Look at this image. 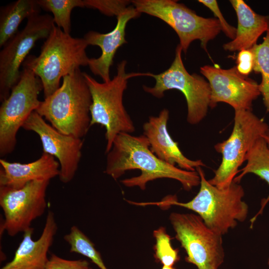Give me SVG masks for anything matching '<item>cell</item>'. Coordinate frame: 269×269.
Segmentation results:
<instances>
[{
	"label": "cell",
	"instance_id": "obj_10",
	"mask_svg": "<svg viewBox=\"0 0 269 269\" xmlns=\"http://www.w3.org/2000/svg\"><path fill=\"white\" fill-rule=\"evenodd\" d=\"M20 78L0 107V156L11 153L16 143L19 129L40 103L43 90L40 79L29 68L22 66Z\"/></svg>",
	"mask_w": 269,
	"mask_h": 269
},
{
	"label": "cell",
	"instance_id": "obj_7",
	"mask_svg": "<svg viewBox=\"0 0 269 269\" xmlns=\"http://www.w3.org/2000/svg\"><path fill=\"white\" fill-rule=\"evenodd\" d=\"M269 131V125L251 110L235 111L232 132L225 140L214 145L222 160L210 183L220 189L230 186L239 173V168L256 142Z\"/></svg>",
	"mask_w": 269,
	"mask_h": 269
},
{
	"label": "cell",
	"instance_id": "obj_20",
	"mask_svg": "<svg viewBox=\"0 0 269 269\" xmlns=\"http://www.w3.org/2000/svg\"><path fill=\"white\" fill-rule=\"evenodd\" d=\"M41 7L37 0H18L0 9V47L3 46L18 31L25 18L40 13Z\"/></svg>",
	"mask_w": 269,
	"mask_h": 269
},
{
	"label": "cell",
	"instance_id": "obj_21",
	"mask_svg": "<svg viewBox=\"0 0 269 269\" xmlns=\"http://www.w3.org/2000/svg\"><path fill=\"white\" fill-rule=\"evenodd\" d=\"M247 163L244 168L239 170L241 172L236 176L233 181L239 183L243 177L249 173L254 174L265 180L269 185V147L265 139L259 138L249 150L246 156ZM269 202V195L263 198L261 202V208L258 213L250 220L252 228L259 215Z\"/></svg>",
	"mask_w": 269,
	"mask_h": 269
},
{
	"label": "cell",
	"instance_id": "obj_11",
	"mask_svg": "<svg viewBox=\"0 0 269 269\" xmlns=\"http://www.w3.org/2000/svg\"><path fill=\"white\" fill-rule=\"evenodd\" d=\"M55 23L48 14L40 13L27 19L24 27L18 31L3 46L0 52V101L10 94L18 82L20 67L36 42L46 39Z\"/></svg>",
	"mask_w": 269,
	"mask_h": 269
},
{
	"label": "cell",
	"instance_id": "obj_26",
	"mask_svg": "<svg viewBox=\"0 0 269 269\" xmlns=\"http://www.w3.org/2000/svg\"><path fill=\"white\" fill-rule=\"evenodd\" d=\"M85 7L98 10L107 16H118L132 3L126 0H84Z\"/></svg>",
	"mask_w": 269,
	"mask_h": 269
},
{
	"label": "cell",
	"instance_id": "obj_23",
	"mask_svg": "<svg viewBox=\"0 0 269 269\" xmlns=\"http://www.w3.org/2000/svg\"><path fill=\"white\" fill-rule=\"evenodd\" d=\"M41 7L53 15L55 24L70 34L71 12L75 7H85L84 0H37Z\"/></svg>",
	"mask_w": 269,
	"mask_h": 269
},
{
	"label": "cell",
	"instance_id": "obj_3",
	"mask_svg": "<svg viewBox=\"0 0 269 269\" xmlns=\"http://www.w3.org/2000/svg\"><path fill=\"white\" fill-rule=\"evenodd\" d=\"M62 79L35 111L60 133L82 138L91 127V92L80 68Z\"/></svg>",
	"mask_w": 269,
	"mask_h": 269
},
{
	"label": "cell",
	"instance_id": "obj_33",
	"mask_svg": "<svg viewBox=\"0 0 269 269\" xmlns=\"http://www.w3.org/2000/svg\"><path fill=\"white\" fill-rule=\"evenodd\" d=\"M268 31H269V30H268Z\"/></svg>",
	"mask_w": 269,
	"mask_h": 269
},
{
	"label": "cell",
	"instance_id": "obj_5",
	"mask_svg": "<svg viewBox=\"0 0 269 269\" xmlns=\"http://www.w3.org/2000/svg\"><path fill=\"white\" fill-rule=\"evenodd\" d=\"M127 62L117 65L116 75L108 82L100 83L83 72L92 96L90 107L91 127L100 124L106 129L105 152L111 149L116 137L120 133L131 134L135 127L123 103V96L131 78L144 76V73L126 72Z\"/></svg>",
	"mask_w": 269,
	"mask_h": 269
},
{
	"label": "cell",
	"instance_id": "obj_29",
	"mask_svg": "<svg viewBox=\"0 0 269 269\" xmlns=\"http://www.w3.org/2000/svg\"><path fill=\"white\" fill-rule=\"evenodd\" d=\"M254 62V57L251 50H242L237 55L236 67L241 74L248 76L253 70Z\"/></svg>",
	"mask_w": 269,
	"mask_h": 269
},
{
	"label": "cell",
	"instance_id": "obj_1",
	"mask_svg": "<svg viewBox=\"0 0 269 269\" xmlns=\"http://www.w3.org/2000/svg\"><path fill=\"white\" fill-rule=\"evenodd\" d=\"M107 154L104 172L115 180L129 170L141 171L137 176L121 181L128 187L137 186L144 190L149 181L159 178L176 180L186 191L200 183L197 171L181 169L158 158L151 151L149 141L143 134L134 136L128 133L119 134Z\"/></svg>",
	"mask_w": 269,
	"mask_h": 269
},
{
	"label": "cell",
	"instance_id": "obj_34",
	"mask_svg": "<svg viewBox=\"0 0 269 269\" xmlns=\"http://www.w3.org/2000/svg\"><path fill=\"white\" fill-rule=\"evenodd\" d=\"M90 269H92V268H90Z\"/></svg>",
	"mask_w": 269,
	"mask_h": 269
},
{
	"label": "cell",
	"instance_id": "obj_27",
	"mask_svg": "<svg viewBox=\"0 0 269 269\" xmlns=\"http://www.w3.org/2000/svg\"><path fill=\"white\" fill-rule=\"evenodd\" d=\"M89 262L85 260H70L51 254L45 269H90Z\"/></svg>",
	"mask_w": 269,
	"mask_h": 269
},
{
	"label": "cell",
	"instance_id": "obj_24",
	"mask_svg": "<svg viewBox=\"0 0 269 269\" xmlns=\"http://www.w3.org/2000/svg\"><path fill=\"white\" fill-rule=\"evenodd\" d=\"M64 240L70 247V252L89 258L100 269H108L94 243L78 227L72 226L70 232L64 235Z\"/></svg>",
	"mask_w": 269,
	"mask_h": 269
},
{
	"label": "cell",
	"instance_id": "obj_32",
	"mask_svg": "<svg viewBox=\"0 0 269 269\" xmlns=\"http://www.w3.org/2000/svg\"><path fill=\"white\" fill-rule=\"evenodd\" d=\"M268 264H269V259H268Z\"/></svg>",
	"mask_w": 269,
	"mask_h": 269
},
{
	"label": "cell",
	"instance_id": "obj_8",
	"mask_svg": "<svg viewBox=\"0 0 269 269\" xmlns=\"http://www.w3.org/2000/svg\"><path fill=\"white\" fill-rule=\"evenodd\" d=\"M182 52L178 44L175 49L174 59L167 69L157 74L144 73V76L153 77L155 84L152 87L143 85L142 88L145 92L159 99L162 98L167 90L174 89L181 92L187 103V121L190 124L196 125L207 114L211 88L203 77L188 73L182 61Z\"/></svg>",
	"mask_w": 269,
	"mask_h": 269
},
{
	"label": "cell",
	"instance_id": "obj_9",
	"mask_svg": "<svg viewBox=\"0 0 269 269\" xmlns=\"http://www.w3.org/2000/svg\"><path fill=\"white\" fill-rule=\"evenodd\" d=\"M169 220L176 239L187 254L186 261L198 269H218L225 258L222 235L197 214L173 212Z\"/></svg>",
	"mask_w": 269,
	"mask_h": 269
},
{
	"label": "cell",
	"instance_id": "obj_16",
	"mask_svg": "<svg viewBox=\"0 0 269 269\" xmlns=\"http://www.w3.org/2000/svg\"><path fill=\"white\" fill-rule=\"evenodd\" d=\"M57 230L55 215L49 210L40 237L33 240L34 229L31 227L26 230L13 259L0 269H45L49 260L48 253Z\"/></svg>",
	"mask_w": 269,
	"mask_h": 269
},
{
	"label": "cell",
	"instance_id": "obj_13",
	"mask_svg": "<svg viewBox=\"0 0 269 269\" xmlns=\"http://www.w3.org/2000/svg\"><path fill=\"white\" fill-rule=\"evenodd\" d=\"M201 73L211 88L210 107L225 103L236 110H251L253 102L261 95L259 84L248 76L241 74L236 66L228 69L205 65Z\"/></svg>",
	"mask_w": 269,
	"mask_h": 269
},
{
	"label": "cell",
	"instance_id": "obj_12",
	"mask_svg": "<svg viewBox=\"0 0 269 269\" xmlns=\"http://www.w3.org/2000/svg\"><path fill=\"white\" fill-rule=\"evenodd\" d=\"M49 180H35L19 189L0 186V206L4 218L0 233L11 237L24 233L41 216L47 207L46 191Z\"/></svg>",
	"mask_w": 269,
	"mask_h": 269
},
{
	"label": "cell",
	"instance_id": "obj_30",
	"mask_svg": "<svg viewBox=\"0 0 269 269\" xmlns=\"http://www.w3.org/2000/svg\"><path fill=\"white\" fill-rule=\"evenodd\" d=\"M263 137L265 139L268 144V146L269 147V131L267 133L265 134L263 136Z\"/></svg>",
	"mask_w": 269,
	"mask_h": 269
},
{
	"label": "cell",
	"instance_id": "obj_22",
	"mask_svg": "<svg viewBox=\"0 0 269 269\" xmlns=\"http://www.w3.org/2000/svg\"><path fill=\"white\" fill-rule=\"evenodd\" d=\"M250 49L254 57L253 71L262 76L259 90L269 113V32H267L262 43L256 44Z\"/></svg>",
	"mask_w": 269,
	"mask_h": 269
},
{
	"label": "cell",
	"instance_id": "obj_19",
	"mask_svg": "<svg viewBox=\"0 0 269 269\" xmlns=\"http://www.w3.org/2000/svg\"><path fill=\"white\" fill-rule=\"evenodd\" d=\"M236 11L238 26L235 38L223 45L229 51L250 49L269 28V16L255 12L243 0H231Z\"/></svg>",
	"mask_w": 269,
	"mask_h": 269
},
{
	"label": "cell",
	"instance_id": "obj_28",
	"mask_svg": "<svg viewBox=\"0 0 269 269\" xmlns=\"http://www.w3.org/2000/svg\"><path fill=\"white\" fill-rule=\"evenodd\" d=\"M198 2L207 7L213 12L220 22L222 31L228 37L233 40L236 35L237 28L229 24L225 20L217 1L216 0H199Z\"/></svg>",
	"mask_w": 269,
	"mask_h": 269
},
{
	"label": "cell",
	"instance_id": "obj_17",
	"mask_svg": "<svg viewBox=\"0 0 269 269\" xmlns=\"http://www.w3.org/2000/svg\"><path fill=\"white\" fill-rule=\"evenodd\" d=\"M169 111L164 109L157 116H150L143 125V134L147 138L151 151L160 159L188 171L204 166L201 160H191L186 157L174 141L167 130Z\"/></svg>",
	"mask_w": 269,
	"mask_h": 269
},
{
	"label": "cell",
	"instance_id": "obj_2",
	"mask_svg": "<svg viewBox=\"0 0 269 269\" xmlns=\"http://www.w3.org/2000/svg\"><path fill=\"white\" fill-rule=\"evenodd\" d=\"M200 177L199 191L190 201L179 202L169 196L160 202L146 203L160 206L177 205L193 211L206 225L215 232L224 235L247 219L249 207L243 200V187L233 181L229 187L220 189L207 180L201 167L196 168Z\"/></svg>",
	"mask_w": 269,
	"mask_h": 269
},
{
	"label": "cell",
	"instance_id": "obj_15",
	"mask_svg": "<svg viewBox=\"0 0 269 269\" xmlns=\"http://www.w3.org/2000/svg\"><path fill=\"white\" fill-rule=\"evenodd\" d=\"M140 13L133 5L129 6L117 16L116 25L111 31L102 33L90 30L86 33L84 38L88 45L99 46L102 51L98 58H90L88 66L95 75L100 76L104 82H108L110 78V68L117 51L126 43V28L129 21L138 17Z\"/></svg>",
	"mask_w": 269,
	"mask_h": 269
},
{
	"label": "cell",
	"instance_id": "obj_31",
	"mask_svg": "<svg viewBox=\"0 0 269 269\" xmlns=\"http://www.w3.org/2000/svg\"><path fill=\"white\" fill-rule=\"evenodd\" d=\"M161 269H176L173 267H168L166 266H163Z\"/></svg>",
	"mask_w": 269,
	"mask_h": 269
},
{
	"label": "cell",
	"instance_id": "obj_6",
	"mask_svg": "<svg viewBox=\"0 0 269 269\" xmlns=\"http://www.w3.org/2000/svg\"><path fill=\"white\" fill-rule=\"evenodd\" d=\"M132 3L140 13L157 17L172 27L179 37V44L185 54L195 40H200L201 47L208 53V42L222 31L217 18L199 16L177 0H134Z\"/></svg>",
	"mask_w": 269,
	"mask_h": 269
},
{
	"label": "cell",
	"instance_id": "obj_25",
	"mask_svg": "<svg viewBox=\"0 0 269 269\" xmlns=\"http://www.w3.org/2000/svg\"><path fill=\"white\" fill-rule=\"evenodd\" d=\"M156 243L155 257L163 266L173 267L179 260L178 251L174 249L171 243V238L165 228L160 227L153 231Z\"/></svg>",
	"mask_w": 269,
	"mask_h": 269
},
{
	"label": "cell",
	"instance_id": "obj_4",
	"mask_svg": "<svg viewBox=\"0 0 269 269\" xmlns=\"http://www.w3.org/2000/svg\"><path fill=\"white\" fill-rule=\"evenodd\" d=\"M88 46L84 37H72L55 24L39 55L28 56L22 66L30 69L40 79L46 98L60 86L62 78L80 66L88 65Z\"/></svg>",
	"mask_w": 269,
	"mask_h": 269
},
{
	"label": "cell",
	"instance_id": "obj_14",
	"mask_svg": "<svg viewBox=\"0 0 269 269\" xmlns=\"http://www.w3.org/2000/svg\"><path fill=\"white\" fill-rule=\"evenodd\" d=\"M26 131L35 132L39 137L43 152L56 157L60 164L59 178L68 183L74 178L82 156L83 140L81 138L60 133L35 111L23 125Z\"/></svg>",
	"mask_w": 269,
	"mask_h": 269
},
{
	"label": "cell",
	"instance_id": "obj_18",
	"mask_svg": "<svg viewBox=\"0 0 269 269\" xmlns=\"http://www.w3.org/2000/svg\"><path fill=\"white\" fill-rule=\"evenodd\" d=\"M0 186L19 189L35 180H50L60 173V164L55 157L42 153L38 159L28 163L10 162L0 159Z\"/></svg>",
	"mask_w": 269,
	"mask_h": 269
}]
</instances>
